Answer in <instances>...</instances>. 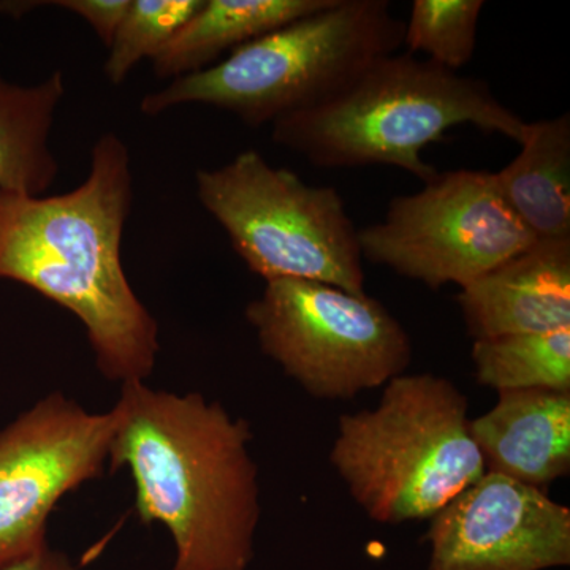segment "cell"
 <instances>
[{
	"mask_svg": "<svg viewBox=\"0 0 570 570\" xmlns=\"http://www.w3.org/2000/svg\"><path fill=\"white\" fill-rule=\"evenodd\" d=\"M195 184L198 200L254 275L365 294L358 230L335 187L311 186L254 149L198 170Z\"/></svg>",
	"mask_w": 570,
	"mask_h": 570,
	"instance_id": "6",
	"label": "cell"
},
{
	"mask_svg": "<svg viewBox=\"0 0 570 570\" xmlns=\"http://www.w3.org/2000/svg\"><path fill=\"white\" fill-rule=\"evenodd\" d=\"M466 124L519 145L528 129L485 81L393 52L325 102L277 119L272 140L316 167L392 165L426 184L439 171L422 159L423 149Z\"/></svg>",
	"mask_w": 570,
	"mask_h": 570,
	"instance_id": "3",
	"label": "cell"
},
{
	"mask_svg": "<svg viewBox=\"0 0 570 570\" xmlns=\"http://www.w3.org/2000/svg\"><path fill=\"white\" fill-rule=\"evenodd\" d=\"M0 6H2L0 10L10 11L11 14L17 13V10L28 13L36 7L45 6L70 11L88 22L105 47L110 48L116 31L132 6V0H51V2H11L9 6L0 3Z\"/></svg>",
	"mask_w": 570,
	"mask_h": 570,
	"instance_id": "19",
	"label": "cell"
},
{
	"mask_svg": "<svg viewBox=\"0 0 570 570\" xmlns=\"http://www.w3.org/2000/svg\"><path fill=\"white\" fill-rule=\"evenodd\" d=\"M63 96L61 70L31 86L0 75V193L40 197L55 184L59 164L50 137Z\"/></svg>",
	"mask_w": 570,
	"mask_h": 570,
	"instance_id": "15",
	"label": "cell"
},
{
	"mask_svg": "<svg viewBox=\"0 0 570 570\" xmlns=\"http://www.w3.org/2000/svg\"><path fill=\"white\" fill-rule=\"evenodd\" d=\"M384 387L377 407L340 419L330 460L371 520H431L487 472L468 397L428 373Z\"/></svg>",
	"mask_w": 570,
	"mask_h": 570,
	"instance_id": "5",
	"label": "cell"
},
{
	"mask_svg": "<svg viewBox=\"0 0 570 570\" xmlns=\"http://www.w3.org/2000/svg\"><path fill=\"white\" fill-rule=\"evenodd\" d=\"M472 363L480 385L504 390L570 392V326L475 340Z\"/></svg>",
	"mask_w": 570,
	"mask_h": 570,
	"instance_id": "16",
	"label": "cell"
},
{
	"mask_svg": "<svg viewBox=\"0 0 570 570\" xmlns=\"http://www.w3.org/2000/svg\"><path fill=\"white\" fill-rule=\"evenodd\" d=\"M519 156L497 171L505 204L535 242L570 239V116L528 122Z\"/></svg>",
	"mask_w": 570,
	"mask_h": 570,
	"instance_id": "13",
	"label": "cell"
},
{
	"mask_svg": "<svg viewBox=\"0 0 570 570\" xmlns=\"http://www.w3.org/2000/svg\"><path fill=\"white\" fill-rule=\"evenodd\" d=\"M111 469L127 468L142 523L174 539L171 570H247L261 521L253 431L200 393L121 385Z\"/></svg>",
	"mask_w": 570,
	"mask_h": 570,
	"instance_id": "2",
	"label": "cell"
},
{
	"mask_svg": "<svg viewBox=\"0 0 570 570\" xmlns=\"http://www.w3.org/2000/svg\"><path fill=\"white\" fill-rule=\"evenodd\" d=\"M471 434L487 472L542 490L570 471V392H498Z\"/></svg>",
	"mask_w": 570,
	"mask_h": 570,
	"instance_id": "12",
	"label": "cell"
},
{
	"mask_svg": "<svg viewBox=\"0 0 570 570\" xmlns=\"http://www.w3.org/2000/svg\"><path fill=\"white\" fill-rule=\"evenodd\" d=\"M403 39L404 21L387 0H332L247 41L224 61L146 94L140 111L159 116L184 105H209L247 126H265L325 102L374 59L397 52Z\"/></svg>",
	"mask_w": 570,
	"mask_h": 570,
	"instance_id": "4",
	"label": "cell"
},
{
	"mask_svg": "<svg viewBox=\"0 0 570 570\" xmlns=\"http://www.w3.org/2000/svg\"><path fill=\"white\" fill-rule=\"evenodd\" d=\"M118 423L52 392L0 430V570L48 543L56 504L110 464Z\"/></svg>",
	"mask_w": 570,
	"mask_h": 570,
	"instance_id": "9",
	"label": "cell"
},
{
	"mask_svg": "<svg viewBox=\"0 0 570 570\" xmlns=\"http://www.w3.org/2000/svg\"><path fill=\"white\" fill-rule=\"evenodd\" d=\"M428 570H547L570 564V510L546 491L485 472L431 519Z\"/></svg>",
	"mask_w": 570,
	"mask_h": 570,
	"instance_id": "10",
	"label": "cell"
},
{
	"mask_svg": "<svg viewBox=\"0 0 570 570\" xmlns=\"http://www.w3.org/2000/svg\"><path fill=\"white\" fill-rule=\"evenodd\" d=\"M202 6L204 0H132L108 48V81L122 85L137 63L163 50Z\"/></svg>",
	"mask_w": 570,
	"mask_h": 570,
	"instance_id": "18",
	"label": "cell"
},
{
	"mask_svg": "<svg viewBox=\"0 0 570 570\" xmlns=\"http://www.w3.org/2000/svg\"><path fill=\"white\" fill-rule=\"evenodd\" d=\"M358 243L363 261L438 291L466 287L535 239L505 204L494 174L461 168L393 198L384 220L358 230Z\"/></svg>",
	"mask_w": 570,
	"mask_h": 570,
	"instance_id": "8",
	"label": "cell"
},
{
	"mask_svg": "<svg viewBox=\"0 0 570 570\" xmlns=\"http://www.w3.org/2000/svg\"><path fill=\"white\" fill-rule=\"evenodd\" d=\"M245 314L262 352L322 400L384 387L411 365L406 330L366 294L316 281H268Z\"/></svg>",
	"mask_w": 570,
	"mask_h": 570,
	"instance_id": "7",
	"label": "cell"
},
{
	"mask_svg": "<svg viewBox=\"0 0 570 570\" xmlns=\"http://www.w3.org/2000/svg\"><path fill=\"white\" fill-rule=\"evenodd\" d=\"M2 570H77V568L66 553L51 549L48 543H45L39 550L21 560L11 562Z\"/></svg>",
	"mask_w": 570,
	"mask_h": 570,
	"instance_id": "20",
	"label": "cell"
},
{
	"mask_svg": "<svg viewBox=\"0 0 570 570\" xmlns=\"http://www.w3.org/2000/svg\"><path fill=\"white\" fill-rule=\"evenodd\" d=\"M332 0H204L202 9L151 59L159 78L212 67L225 51L325 9Z\"/></svg>",
	"mask_w": 570,
	"mask_h": 570,
	"instance_id": "14",
	"label": "cell"
},
{
	"mask_svg": "<svg viewBox=\"0 0 570 570\" xmlns=\"http://www.w3.org/2000/svg\"><path fill=\"white\" fill-rule=\"evenodd\" d=\"M132 204L129 146L112 132L94 142L89 174L70 193H0V281L70 311L85 326L97 370L121 385L146 382L160 351L159 324L122 266Z\"/></svg>",
	"mask_w": 570,
	"mask_h": 570,
	"instance_id": "1",
	"label": "cell"
},
{
	"mask_svg": "<svg viewBox=\"0 0 570 570\" xmlns=\"http://www.w3.org/2000/svg\"><path fill=\"white\" fill-rule=\"evenodd\" d=\"M483 6V0H414L404 22L409 55L425 52L428 61L459 73L474 58Z\"/></svg>",
	"mask_w": 570,
	"mask_h": 570,
	"instance_id": "17",
	"label": "cell"
},
{
	"mask_svg": "<svg viewBox=\"0 0 570 570\" xmlns=\"http://www.w3.org/2000/svg\"><path fill=\"white\" fill-rule=\"evenodd\" d=\"M456 302L475 340L570 326V239L535 242L461 288Z\"/></svg>",
	"mask_w": 570,
	"mask_h": 570,
	"instance_id": "11",
	"label": "cell"
}]
</instances>
